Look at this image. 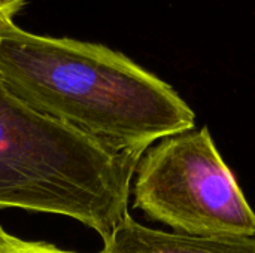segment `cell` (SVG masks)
<instances>
[{
  "instance_id": "cell-1",
  "label": "cell",
  "mask_w": 255,
  "mask_h": 253,
  "mask_svg": "<svg viewBox=\"0 0 255 253\" xmlns=\"http://www.w3.org/2000/svg\"><path fill=\"white\" fill-rule=\"evenodd\" d=\"M0 81L33 110L120 152L196 127L175 88L123 52L16 22L0 31Z\"/></svg>"
},
{
  "instance_id": "cell-2",
  "label": "cell",
  "mask_w": 255,
  "mask_h": 253,
  "mask_svg": "<svg viewBox=\"0 0 255 253\" xmlns=\"http://www.w3.org/2000/svg\"><path fill=\"white\" fill-rule=\"evenodd\" d=\"M145 152H120L54 121L0 81V209L72 218L103 240L128 215Z\"/></svg>"
},
{
  "instance_id": "cell-3",
  "label": "cell",
  "mask_w": 255,
  "mask_h": 253,
  "mask_svg": "<svg viewBox=\"0 0 255 253\" xmlns=\"http://www.w3.org/2000/svg\"><path fill=\"white\" fill-rule=\"evenodd\" d=\"M133 195L136 209L176 234L255 236V212L208 127L149 146L137 163Z\"/></svg>"
},
{
  "instance_id": "cell-4",
  "label": "cell",
  "mask_w": 255,
  "mask_h": 253,
  "mask_svg": "<svg viewBox=\"0 0 255 253\" xmlns=\"http://www.w3.org/2000/svg\"><path fill=\"white\" fill-rule=\"evenodd\" d=\"M100 253H255L254 237H191L146 228L127 215Z\"/></svg>"
},
{
  "instance_id": "cell-5",
  "label": "cell",
  "mask_w": 255,
  "mask_h": 253,
  "mask_svg": "<svg viewBox=\"0 0 255 253\" xmlns=\"http://www.w3.org/2000/svg\"><path fill=\"white\" fill-rule=\"evenodd\" d=\"M0 253H78L60 249L45 242L22 240L0 227ZM100 253V252H97Z\"/></svg>"
},
{
  "instance_id": "cell-6",
  "label": "cell",
  "mask_w": 255,
  "mask_h": 253,
  "mask_svg": "<svg viewBox=\"0 0 255 253\" xmlns=\"http://www.w3.org/2000/svg\"><path fill=\"white\" fill-rule=\"evenodd\" d=\"M25 6V0H0V31L15 22L16 15Z\"/></svg>"
}]
</instances>
